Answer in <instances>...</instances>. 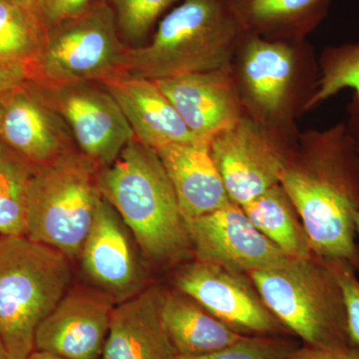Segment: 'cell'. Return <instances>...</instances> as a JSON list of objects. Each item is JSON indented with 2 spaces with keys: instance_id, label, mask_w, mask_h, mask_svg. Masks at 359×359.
Wrapping results in <instances>:
<instances>
[{
  "instance_id": "obj_1",
  "label": "cell",
  "mask_w": 359,
  "mask_h": 359,
  "mask_svg": "<svg viewBox=\"0 0 359 359\" xmlns=\"http://www.w3.org/2000/svg\"><path fill=\"white\" fill-rule=\"evenodd\" d=\"M98 185L149 259L170 263L192 249L188 224L162 161L136 137L114 162L99 168Z\"/></svg>"
},
{
  "instance_id": "obj_2",
  "label": "cell",
  "mask_w": 359,
  "mask_h": 359,
  "mask_svg": "<svg viewBox=\"0 0 359 359\" xmlns=\"http://www.w3.org/2000/svg\"><path fill=\"white\" fill-rule=\"evenodd\" d=\"M341 131L311 169L287 166L280 184L304 224L314 256L359 266L355 216L359 212V164Z\"/></svg>"
},
{
  "instance_id": "obj_3",
  "label": "cell",
  "mask_w": 359,
  "mask_h": 359,
  "mask_svg": "<svg viewBox=\"0 0 359 359\" xmlns=\"http://www.w3.org/2000/svg\"><path fill=\"white\" fill-rule=\"evenodd\" d=\"M245 29L228 0H184L150 43L129 47L126 73L152 81L228 67Z\"/></svg>"
},
{
  "instance_id": "obj_4",
  "label": "cell",
  "mask_w": 359,
  "mask_h": 359,
  "mask_svg": "<svg viewBox=\"0 0 359 359\" xmlns=\"http://www.w3.org/2000/svg\"><path fill=\"white\" fill-rule=\"evenodd\" d=\"M248 276L269 311L304 346H353L344 292L327 259L287 257Z\"/></svg>"
},
{
  "instance_id": "obj_5",
  "label": "cell",
  "mask_w": 359,
  "mask_h": 359,
  "mask_svg": "<svg viewBox=\"0 0 359 359\" xmlns=\"http://www.w3.org/2000/svg\"><path fill=\"white\" fill-rule=\"evenodd\" d=\"M71 259L27 237L0 238V339L11 359H28L44 318L70 289Z\"/></svg>"
},
{
  "instance_id": "obj_6",
  "label": "cell",
  "mask_w": 359,
  "mask_h": 359,
  "mask_svg": "<svg viewBox=\"0 0 359 359\" xmlns=\"http://www.w3.org/2000/svg\"><path fill=\"white\" fill-rule=\"evenodd\" d=\"M98 170L80 151L34 167L25 237L59 250L71 261L79 257L102 198Z\"/></svg>"
},
{
  "instance_id": "obj_7",
  "label": "cell",
  "mask_w": 359,
  "mask_h": 359,
  "mask_svg": "<svg viewBox=\"0 0 359 359\" xmlns=\"http://www.w3.org/2000/svg\"><path fill=\"white\" fill-rule=\"evenodd\" d=\"M129 47L120 37L112 7L95 0L79 15L49 26L29 79L47 87L103 83L126 73Z\"/></svg>"
},
{
  "instance_id": "obj_8",
  "label": "cell",
  "mask_w": 359,
  "mask_h": 359,
  "mask_svg": "<svg viewBox=\"0 0 359 359\" xmlns=\"http://www.w3.org/2000/svg\"><path fill=\"white\" fill-rule=\"evenodd\" d=\"M1 144L33 167L79 151L48 89L32 79L2 93Z\"/></svg>"
},
{
  "instance_id": "obj_9",
  "label": "cell",
  "mask_w": 359,
  "mask_h": 359,
  "mask_svg": "<svg viewBox=\"0 0 359 359\" xmlns=\"http://www.w3.org/2000/svg\"><path fill=\"white\" fill-rule=\"evenodd\" d=\"M177 290L242 335L290 332L269 311L249 276L218 264L196 261L176 276Z\"/></svg>"
},
{
  "instance_id": "obj_10",
  "label": "cell",
  "mask_w": 359,
  "mask_h": 359,
  "mask_svg": "<svg viewBox=\"0 0 359 359\" xmlns=\"http://www.w3.org/2000/svg\"><path fill=\"white\" fill-rule=\"evenodd\" d=\"M45 87L67 122L78 150L99 168L114 162L135 138L119 104L102 84Z\"/></svg>"
},
{
  "instance_id": "obj_11",
  "label": "cell",
  "mask_w": 359,
  "mask_h": 359,
  "mask_svg": "<svg viewBox=\"0 0 359 359\" xmlns=\"http://www.w3.org/2000/svg\"><path fill=\"white\" fill-rule=\"evenodd\" d=\"M210 150L229 197L240 207L280 184L289 166L263 127L247 118L217 134Z\"/></svg>"
},
{
  "instance_id": "obj_12",
  "label": "cell",
  "mask_w": 359,
  "mask_h": 359,
  "mask_svg": "<svg viewBox=\"0 0 359 359\" xmlns=\"http://www.w3.org/2000/svg\"><path fill=\"white\" fill-rule=\"evenodd\" d=\"M187 224L197 261L249 275L287 259L233 202Z\"/></svg>"
},
{
  "instance_id": "obj_13",
  "label": "cell",
  "mask_w": 359,
  "mask_h": 359,
  "mask_svg": "<svg viewBox=\"0 0 359 359\" xmlns=\"http://www.w3.org/2000/svg\"><path fill=\"white\" fill-rule=\"evenodd\" d=\"M114 306L101 290L69 289L37 327L34 351L65 359H100Z\"/></svg>"
},
{
  "instance_id": "obj_14",
  "label": "cell",
  "mask_w": 359,
  "mask_h": 359,
  "mask_svg": "<svg viewBox=\"0 0 359 359\" xmlns=\"http://www.w3.org/2000/svg\"><path fill=\"white\" fill-rule=\"evenodd\" d=\"M131 236L114 207L102 196L80 257L87 278L115 302L140 292L144 282Z\"/></svg>"
},
{
  "instance_id": "obj_15",
  "label": "cell",
  "mask_w": 359,
  "mask_h": 359,
  "mask_svg": "<svg viewBox=\"0 0 359 359\" xmlns=\"http://www.w3.org/2000/svg\"><path fill=\"white\" fill-rule=\"evenodd\" d=\"M188 128L210 142L240 118L228 67L155 81Z\"/></svg>"
},
{
  "instance_id": "obj_16",
  "label": "cell",
  "mask_w": 359,
  "mask_h": 359,
  "mask_svg": "<svg viewBox=\"0 0 359 359\" xmlns=\"http://www.w3.org/2000/svg\"><path fill=\"white\" fill-rule=\"evenodd\" d=\"M163 297L149 287L115 304L100 359H177L163 323Z\"/></svg>"
},
{
  "instance_id": "obj_17",
  "label": "cell",
  "mask_w": 359,
  "mask_h": 359,
  "mask_svg": "<svg viewBox=\"0 0 359 359\" xmlns=\"http://www.w3.org/2000/svg\"><path fill=\"white\" fill-rule=\"evenodd\" d=\"M101 84L119 104L137 140L149 148L157 151L171 144L203 141L155 81L124 73Z\"/></svg>"
},
{
  "instance_id": "obj_18",
  "label": "cell",
  "mask_w": 359,
  "mask_h": 359,
  "mask_svg": "<svg viewBox=\"0 0 359 359\" xmlns=\"http://www.w3.org/2000/svg\"><path fill=\"white\" fill-rule=\"evenodd\" d=\"M187 219L199 218L231 202L211 155L210 142L171 144L156 151Z\"/></svg>"
},
{
  "instance_id": "obj_19",
  "label": "cell",
  "mask_w": 359,
  "mask_h": 359,
  "mask_svg": "<svg viewBox=\"0 0 359 359\" xmlns=\"http://www.w3.org/2000/svg\"><path fill=\"white\" fill-rule=\"evenodd\" d=\"M161 313L178 356L214 353L244 337L179 290L164 294Z\"/></svg>"
},
{
  "instance_id": "obj_20",
  "label": "cell",
  "mask_w": 359,
  "mask_h": 359,
  "mask_svg": "<svg viewBox=\"0 0 359 359\" xmlns=\"http://www.w3.org/2000/svg\"><path fill=\"white\" fill-rule=\"evenodd\" d=\"M243 77L252 101L268 114L285 102L294 70V52L280 42H269L257 35L245 44Z\"/></svg>"
},
{
  "instance_id": "obj_21",
  "label": "cell",
  "mask_w": 359,
  "mask_h": 359,
  "mask_svg": "<svg viewBox=\"0 0 359 359\" xmlns=\"http://www.w3.org/2000/svg\"><path fill=\"white\" fill-rule=\"evenodd\" d=\"M248 218L290 259L314 256L304 224L280 184L243 205Z\"/></svg>"
},
{
  "instance_id": "obj_22",
  "label": "cell",
  "mask_w": 359,
  "mask_h": 359,
  "mask_svg": "<svg viewBox=\"0 0 359 359\" xmlns=\"http://www.w3.org/2000/svg\"><path fill=\"white\" fill-rule=\"evenodd\" d=\"M48 25L39 11L0 0V61L30 68L44 43Z\"/></svg>"
},
{
  "instance_id": "obj_23",
  "label": "cell",
  "mask_w": 359,
  "mask_h": 359,
  "mask_svg": "<svg viewBox=\"0 0 359 359\" xmlns=\"http://www.w3.org/2000/svg\"><path fill=\"white\" fill-rule=\"evenodd\" d=\"M34 167L0 145V235L25 237L28 190Z\"/></svg>"
},
{
  "instance_id": "obj_24",
  "label": "cell",
  "mask_w": 359,
  "mask_h": 359,
  "mask_svg": "<svg viewBox=\"0 0 359 359\" xmlns=\"http://www.w3.org/2000/svg\"><path fill=\"white\" fill-rule=\"evenodd\" d=\"M244 27L273 30L311 25L330 0H228Z\"/></svg>"
},
{
  "instance_id": "obj_25",
  "label": "cell",
  "mask_w": 359,
  "mask_h": 359,
  "mask_svg": "<svg viewBox=\"0 0 359 359\" xmlns=\"http://www.w3.org/2000/svg\"><path fill=\"white\" fill-rule=\"evenodd\" d=\"M347 88L355 92L359 107V43L332 52L323 67L316 93L306 103V108L313 107Z\"/></svg>"
},
{
  "instance_id": "obj_26",
  "label": "cell",
  "mask_w": 359,
  "mask_h": 359,
  "mask_svg": "<svg viewBox=\"0 0 359 359\" xmlns=\"http://www.w3.org/2000/svg\"><path fill=\"white\" fill-rule=\"evenodd\" d=\"M114 11L120 37L136 44L152 29L161 14L178 0H106Z\"/></svg>"
},
{
  "instance_id": "obj_27",
  "label": "cell",
  "mask_w": 359,
  "mask_h": 359,
  "mask_svg": "<svg viewBox=\"0 0 359 359\" xmlns=\"http://www.w3.org/2000/svg\"><path fill=\"white\" fill-rule=\"evenodd\" d=\"M299 344L283 335H244L228 347L198 356L177 359H287Z\"/></svg>"
},
{
  "instance_id": "obj_28",
  "label": "cell",
  "mask_w": 359,
  "mask_h": 359,
  "mask_svg": "<svg viewBox=\"0 0 359 359\" xmlns=\"http://www.w3.org/2000/svg\"><path fill=\"white\" fill-rule=\"evenodd\" d=\"M327 262L334 269L344 292L349 339L353 346L359 347V280L355 273V269L346 262Z\"/></svg>"
},
{
  "instance_id": "obj_29",
  "label": "cell",
  "mask_w": 359,
  "mask_h": 359,
  "mask_svg": "<svg viewBox=\"0 0 359 359\" xmlns=\"http://www.w3.org/2000/svg\"><path fill=\"white\" fill-rule=\"evenodd\" d=\"M95 0H41L42 15L46 25H57L86 11Z\"/></svg>"
},
{
  "instance_id": "obj_30",
  "label": "cell",
  "mask_w": 359,
  "mask_h": 359,
  "mask_svg": "<svg viewBox=\"0 0 359 359\" xmlns=\"http://www.w3.org/2000/svg\"><path fill=\"white\" fill-rule=\"evenodd\" d=\"M287 359H359V347L325 349L309 346H299Z\"/></svg>"
},
{
  "instance_id": "obj_31",
  "label": "cell",
  "mask_w": 359,
  "mask_h": 359,
  "mask_svg": "<svg viewBox=\"0 0 359 359\" xmlns=\"http://www.w3.org/2000/svg\"><path fill=\"white\" fill-rule=\"evenodd\" d=\"M27 79H29V71L25 66L0 61V93L18 86Z\"/></svg>"
},
{
  "instance_id": "obj_32",
  "label": "cell",
  "mask_w": 359,
  "mask_h": 359,
  "mask_svg": "<svg viewBox=\"0 0 359 359\" xmlns=\"http://www.w3.org/2000/svg\"><path fill=\"white\" fill-rule=\"evenodd\" d=\"M13 1L29 7V8L34 9V11H39V13L42 14L41 0H13Z\"/></svg>"
},
{
  "instance_id": "obj_33",
  "label": "cell",
  "mask_w": 359,
  "mask_h": 359,
  "mask_svg": "<svg viewBox=\"0 0 359 359\" xmlns=\"http://www.w3.org/2000/svg\"><path fill=\"white\" fill-rule=\"evenodd\" d=\"M28 359H65L59 358V356L53 355V354L43 353V351H34L30 354Z\"/></svg>"
},
{
  "instance_id": "obj_34",
  "label": "cell",
  "mask_w": 359,
  "mask_h": 359,
  "mask_svg": "<svg viewBox=\"0 0 359 359\" xmlns=\"http://www.w3.org/2000/svg\"><path fill=\"white\" fill-rule=\"evenodd\" d=\"M0 359H11L1 339H0Z\"/></svg>"
},
{
  "instance_id": "obj_35",
  "label": "cell",
  "mask_w": 359,
  "mask_h": 359,
  "mask_svg": "<svg viewBox=\"0 0 359 359\" xmlns=\"http://www.w3.org/2000/svg\"><path fill=\"white\" fill-rule=\"evenodd\" d=\"M2 93H4V92H1V93H0V145H1Z\"/></svg>"
},
{
  "instance_id": "obj_36",
  "label": "cell",
  "mask_w": 359,
  "mask_h": 359,
  "mask_svg": "<svg viewBox=\"0 0 359 359\" xmlns=\"http://www.w3.org/2000/svg\"><path fill=\"white\" fill-rule=\"evenodd\" d=\"M355 228H356V233H358L359 236V212L356 214L355 216Z\"/></svg>"
}]
</instances>
